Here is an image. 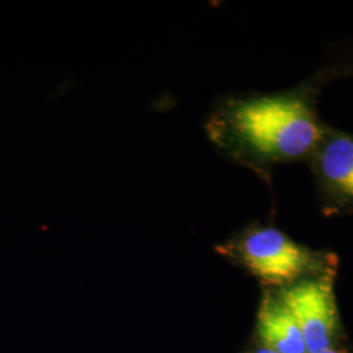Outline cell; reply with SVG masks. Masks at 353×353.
<instances>
[{"mask_svg": "<svg viewBox=\"0 0 353 353\" xmlns=\"http://www.w3.org/2000/svg\"><path fill=\"white\" fill-rule=\"evenodd\" d=\"M336 271L299 280L275 290L303 334L307 352L335 347L339 335V312L334 280Z\"/></svg>", "mask_w": 353, "mask_h": 353, "instance_id": "3957f363", "label": "cell"}, {"mask_svg": "<svg viewBox=\"0 0 353 353\" xmlns=\"http://www.w3.org/2000/svg\"><path fill=\"white\" fill-rule=\"evenodd\" d=\"M327 85L318 70L292 88L225 94L207 117V137L230 161L271 188L279 165L306 164L316 150L327 127L318 113Z\"/></svg>", "mask_w": 353, "mask_h": 353, "instance_id": "6da1fadb", "label": "cell"}, {"mask_svg": "<svg viewBox=\"0 0 353 353\" xmlns=\"http://www.w3.org/2000/svg\"><path fill=\"white\" fill-rule=\"evenodd\" d=\"M256 335L263 347L275 352H307L296 321L271 288H265L258 306Z\"/></svg>", "mask_w": 353, "mask_h": 353, "instance_id": "5b68a950", "label": "cell"}, {"mask_svg": "<svg viewBox=\"0 0 353 353\" xmlns=\"http://www.w3.org/2000/svg\"><path fill=\"white\" fill-rule=\"evenodd\" d=\"M216 252L258 279L263 288H283L299 280L336 271L334 254L313 250L293 240L274 224L252 223Z\"/></svg>", "mask_w": 353, "mask_h": 353, "instance_id": "7a4b0ae2", "label": "cell"}, {"mask_svg": "<svg viewBox=\"0 0 353 353\" xmlns=\"http://www.w3.org/2000/svg\"><path fill=\"white\" fill-rule=\"evenodd\" d=\"M306 353H348L347 351H344V350H341V348H335V347H332V348H328V350H323V351H318V352H306Z\"/></svg>", "mask_w": 353, "mask_h": 353, "instance_id": "ba28073f", "label": "cell"}, {"mask_svg": "<svg viewBox=\"0 0 353 353\" xmlns=\"http://www.w3.org/2000/svg\"><path fill=\"white\" fill-rule=\"evenodd\" d=\"M319 71L328 84L336 79H353V39H341L326 48V59Z\"/></svg>", "mask_w": 353, "mask_h": 353, "instance_id": "8992f818", "label": "cell"}, {"mask_svg": "<svg viewBox=\"0 0 353 353\" xmlns=\"http://www.w3.org/2000/svg\"><path fill=\"white\" fill-rule=\"evenodd\" d=\"M246 353H278L275 352V351H272V350H270V348H267V347H263V345H261V347H256V348H254L252 351H249V352Z\"/></svg>", "mask_w": 353, "mask_h": 353, "instance_id": "52a82bcc", "label": "cell"}, {"mask_svg": "<svg viewBox=\"0 0 353 353\" xmlns=\"http://www.w3.org/2000/svg\"><path fill=\"white\" fill-rule=\"evenodd\" d=\"M306 164L314 179L322 214H353V132L327 125Z\"/></svg>", "mask_w": 353, "mask_h": 353, "instance_id": "277c9868", "label": "cell"}]
</instances>
